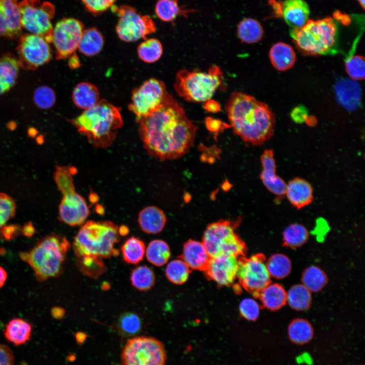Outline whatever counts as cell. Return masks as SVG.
<instances>
[{"mask_svg":"<svg viewBox=\"0 0 365 365\" xmlns=\"http://www.w3.org/2000/svg\"><path fill=\"white\" fill-rule=\"evenodd\" d=\"M137 122L144 149L162 161L187 154L193 145L197 130L183 107L170 94L158 110Z\"/></svg>","mask_w":365,"mask_h":365,"instance_id":"1","label":"cell"},{"mask_svg":"<svg viewBox=\"0 0 365 365\" xmlns=\"http://www.w3.org/2000/svg\"><path fill=\"white\" fill-rule=\"evenodd\" d=\"M235 134L253 145L263 144L274 134L275 116L269 106L241 92L231 93L226 105Z\"/></svg>","mask_w":365,"mask_h":365,"instance_id":"2","label":"cell"},{"mask_svg":"<svg viewBox=\"0 0 365 365\" xmlns=\"http://www.w3.org/2000/svg\"><path fill=\"white\" fill-rule=\"evenodd\" d=\"M71 122L90 143L103 149L112 144L123 123L120 110L105 99L84 110Z\"/></svg>","mask_w":365,"mask_h":365,"instance_id":"3","label":"cell"},{"mask_svg":"<svg viewBox=\"0 0 365 365\" xmlns=\"http://www.w3.org/2000/svg\"><path fill=\"white\" fill-rule=\"evenodd\" d=\"M70 247L65 237L52 233L41 238L28 252H20V257L32 268L36 279L43 281L60 275Z\"/></svg>","mask_w":365,"mask_h":365,"instance_id":"4","label":"cell"},{"mask_svg":"<svg viewBox=\"0 0 365 365\" xmlns=\"http://www.w3.org/2000/svg\"><path fill=\"white\" fill-rule=\"evenodd\" d=\"M119 227L109 221H88L79 229L73 242L77 257L92 256L108 259L118 256L115 245L119 242Z\"/></svg>","mask_w":365,"mask_h":365,"instance_id":"5","label":"cell"},{"mask_svg":"<svg viewBox=\"0 0 365 365\" xmlns=\"http://www.w3.org/2000/svg\"><path fill=\"white\" fill-rule=\"evenodd\" d=\"M75 167L57 166L54 178L62 195L58 208V218L70 226L83 225L89 215V209L85 199L75 190L73 174Z\"/></svg>","mask_w":365,"mask_h":365,"instance_id":"6","label":"cell"},{"mask_svg":"<svg viewBox=\"0 0 365 365\" xmlns=\"http://www.w3.org/2000/svg\"><path fill=\"white\" fill-rule=\"evenodd\" d=\"M290 33L302 52L319 55L327 52L335 44L337 26L333 18L327 16L317 20L308 19L302 26L292 28Z\"/></svg>","mask_w":365,"mask_h":365,"instance_id":"7","label":"cell"},{"mask_svg":"<svg viewBox=\"0 0 365 365\" xmlns=\"http://www.w3.org/2000/svg\"><path fill=\"white\" fill-rule=\"evenodd\" d=\"M223 81V72L215 65L210 66L208 72L182 69L176 75L174 88L186 101L204 102L211 99Z\"/></svg>","mask_w":365,"mask_h":365,"instance_id":"8","label":"cell"},{"mask_svg":"<svg viewBox=\"0 0 365 365\" xmlns=\"http://www.w3.org/2000/svg\"><path fill=\"white\" fill-rule=\"evenodd\" d=\"M240 220V218L234 221L221 220L207 226L202 243L211 258L221 254L237 258L245 256L246 247L236 232Z\"/></svg>","mask_w":365,"mask_h":365,"instance_id":"9","label":"cell"},{"mask_svg":"<svg viewBox=\"0 0 365 365\" xmlns=\"http://www.w3.org/2000/svg\"><path fill=\"white\" fill-rule=\"evenodd\" d=\"M121 358L122 365H165L166 353L159 340L138 336L127 340Z\"/></svg>","mask_w":365,"mask_h":365,"instance_id":"10","label":"cell"},{"mask_svg":"<svg viewBox=\"0 0 365 365\" xmlns=\"http://www.w3.org/2000/svg\"><path fill=\"white\" fill-rule=\"evenodd\" d=\"M19 6L22 28L51 43L53 29L51 20L55 14L53 4L41 0H22Z\"/></svg>","mask_w":365,"mask_h":365,"instance_id":"11","label":"cell"},{"mask_svg":"<svg viewBox=\"0 0 365 365\" xmlns=\"http://www.w3.org/2000/svg\"><path fill=\"white\" fill-rule=\"evenodd\" d=\"M112 8L118 17L116 30L121 40L134 42L145 39L156 31V27L151 17L140 14L135 8L127 5L113 6Z\"/></svg>","mask_w":365,"mask_h":365,"instance_id":"12","label":"cell"},{"mask_svg":"<svg viewBox=\"0 0 365 365\" xmlns=\"http://www.w3.org/2000/svg\"><path fill=\"white\" fill-rule=\"evenodd\" d=\"M169 94L163 82L151 78L133 90L128 108L136 116L137 122L158 110Z\"/></svg>","mask_w":365,"mask_h":365,"instance_id":"13","label":"cell"},{"mask_svg":"<svg viewBox=\"0 0 365 365\" xmlns=\"http://www.w3.org/2000/svg\"><path fill=\"white\" fill-rule=\"evenodd\" d=\"M238 260L236 278L239 284L258 298L260 291L271 283L265 256L258 253L248 258L241 257Z\"/></svg>","mask_w":365,"mask_h":365,"instance_id":"14","label":"cell"},{"mask_svg":"<svg viewBox=\"0 0 365 365\" xmlns=\"http://www.w3.org/2000/svg\"><path fill=\"white\" fill-rule=\"evenodd\" d=\"M17 51L20 67L27 70L37 69L52 57L49 43L43 37L31 33L20 36Z\"/></svg>","mask_w":365,"mask_h":365,"instance_id":"15","label":"cell"},{"mask_svg":"<svg viewBox=\"0 0 365 365\" xmlns=\"http://www.w3.org/2000/svg\"><path fill=\"white\" fill-rule=\"evenodd\" d=\"M81 21L74 18H64L53 27L52 42L56 60L68 58L75 54L84 31Z\"/></svg>","mask_w":365,"mask_h":365,"instance_id":"16","label":"cell"},{"mask_svg":"<svg viewBox=\"0 0 365 365\" xmlns=\"http://www.w3.org/2000/svg\"><path fill=\"white\" fill-rule=\"evenodd\" d=\"M238 259L235 256L228 254L211 257L204 272L208 279L218 285H231L237 277Z\"/></svg>","mask_w":365,"mask_h":365,"instance_id":"17","label":"cell"},{"mask_svg":"<svg viewBox=\"0 0 365 365\" xmlns=\"http://www.w3.org/2000/svg\"><path fill=\"white\" fill-rule=\"evenodd\" d=\"M263 170L260 178L267 190L278 197L285 195L286 184L276 173V165L272 150H265L261 157Z\"/></svg>","mask_w":365,"mask_h":365,"instance_id":"18","label":"cell"},{"mask_svg":"<svg viewBox=\"0 0 365 365\" xmlns=\"http://www.w3.org/2000/svg\"><path fill=\"white\" fill-rule=\"evenodd\" d=\"M285 195L292 205L297 209L309 205L313 200L311 185L306 180L299 177L291 179L286 184Z\"/></svg>","mask_w":365,"mask_h":365,"instance_id":"19","label":"cell"},{"mask_svg":"<svg viewBox=\"0 0 365 365\" xmlns=\"http://www.w3.org/2000/svg\"><path fill=\"white\" fill-rule=\"evenodd\" d=\"M280 14L292 28L300 27L308 20L310 8L304 0H285L281 5Z\"/></svg>","mask_w":365,"mask_h":365,"instance_id":"20","label":"cell"},{"mask_svg":"<svg viewBox=\"0 0 365 365\" xmlns=\"http://www.w3.org/2000/svg\"><path fill=\"white\" fill-rule=\"evenodd\" d=\"M210 258L202 242L189 240L184 245L181 259L190 269L204 271Z\"/></svg>","mask_w":365,"mask_h":365,"instance_id":"21","label":"cell"},{"mask_svg":"<svg viewBox=\"0 0 365 365\" xmlns=\"http://www.w3.org/2000/svg\"><path fill=\"white\" fill-rule=\"evenodd\" d=\"M20 67L17 58L12 54L8 53L0 57V96L15 86Z\"/></svg>","mask_w":365,"mask_h":365,"instance_id":"22","label":"cell"},{"mask_svg":"<svg viewBox=\"0 0 365 365\" xmlns=\"http://www.w3.org/2000/svg\"><path fill=\"white\" fill-rule=\"evenodd\" d=\"M335 92L339 102L346 109L353 111L360 105L361 90L354 80L343 79L335 86Z\"/></svg>","mask_w":365,"mask_h":365,"instance_id":"23","label":"cell"},{"mask_svg":"<svg viewBox=\"0 0 365 365\" xmlns=\"http://www.w3.org/2000/svg\"><path fill=\"white\" fill-rule=\"evenodd\" d=\"M138 222L140 229L148 234H157L162 231L166 222V215L160 208L149 206L139 213Z\"/></svg>","mask_w":365,"mask_h":365,"instance_id":"24","label":"cell"},{"mask_svg":"<svg viewBox=\"0 0 365 365\" xmlns=\"http://www.w3.org/2000/svg\"><path fill=\"white\" fill-rule=\"evenodd\" d=\"M72 99L77 107L86 110L99 101V92L93 84L88 82H80L74 89Z\"/></svg>","mask_w":365,"mask_h":365,"instance_id":"25","label":"cell"},{"mask_svg":"<svg viewBox=\"0 0 365 365\" xmlns=\"http://www.w3.org/2000/svg\"><path fill=\"white\" fill-rule=\"evenodd\" d=\"M269 58L272 64L277 70L283 71L294 65L296 56L295 51L289 45L278 42L271 48Z\"/></svg>","mask_w":365,"mask_h":365,"instance_id":"26","label":"cell"},{"mask_svg":"<svg viewBox=\"0 0 365 365\" xmlns=\"http://www.w3.org/2000/svg\"><path fill=\"white\" fill-rule=\"evenodd\" d=\"M258 298L265 308L275 311L286 303V291L280 284L270 283L260 291Z\"/></svg>","mask_w":365,"mask_h":365,"instance_id":"27","label":"cell"},{"mask_svg":"<svg viewBox=\"0 0 365 365\" xmlns=\"http://www.w3.org/2000/svg\"><path fill=\"white\" fill-rule=\"evenodd\" d=\"M31 331L32 326L29 323L21 318H15L6 326L4 334L9 342L20 345L29 340Z\"/></svg>","mask_w":365,"mask_h":365,"instance_id":"28","label":"cell"},{"mask_svg":"<svg viewBox=\"0 0 365 365\" xmlns=\"http://www.w3.org/2000/svg\"><path fill=\"white\" fill-rule=\"evenodd\" d=\"M104 39L101 33L96 28L84 29L78 49L86 56H93L102 50Z\"/></svg>","mask_w":365,"mask_h":365,"instance_id":"29","label":"cell"},{"mask_svg":"<svg viewBox=\"0 0 365 365\" xmlns=\"http://www.w3.org/2000/svg\"><path fill=\"white\" fill-rule=\"evenodd\" d=\"M237 34L240 41L246 44H254L261 40L263 28L260 22L252 18L242 19L237 25Z\"/></svg>","mask_w":365,"mask_h":365,"instance_id":"30","label":"cell"},{"mask_svg":"<svg viewBox=\"0 0 365 365\" xmlns=\"http://www.w3.org/2000/svg\"><path fill=\"white\" fill-rule=\"evenodd\" d=\"M289 339L293 343L303 345L310 341L314 331L311 324L303 318H296L289 324L287 330Z\"/></svg>","mask_w":365,"mask_h":365,"instance_id":"31","label":"cell"},{"mask_svg":"<svg viewBox=\"0 0 365 365\" xmlns=\"http://www.w3.org/2000/svg\"><path fill=\"white\" fill-rule=\"evenodd\" d=\"M194 10L185 9L179 6L178 0H158L155 7V14L162 21L173 22L179 15L187 17Z\"/></svg>","mask_w":365,"mask_h":365,"instance_id":"32","label":"cell"},{"mask_svg":"<svg viewBox=\"0 0 365 365\" xmlns=\"http://www.w3.org/2000/svg\"><path fill=\"white\" fill-rule=\"evenodd\" d=\"M0 5L7 18L11 38L16 39L21 35L22 28L18 0H0Z\"/></svg>","mask_w":365,"mask_h":365,"instance_id":"33","label":"cell"},{"mask_svg":"<svg viewBox=\"0 0 365 365\" xmlns=\"http://www.w3.org/2000/svg\"><path fill=\"white\" fill-rule=\"evenodd\" d=\"M286 302L294 310H307L311 305V292L302 284L294 285L286 292Z\"/></svg>","mask_w":365,"mask_h":365,"instance_id":"34","label":"cell"},{"mask_svg":"<svg viewBox=\"0 0 365 365\" xmlns=\"http://www.w3.org/2000/svg\"><path fill=\"white\" fill-rule=\"evenodd\" d=\"M144 243L135 237L128 238L121 246L123 261L129 264L136 265L141 262L145 252Z\"/></svg>","mask_w":365,"mask_h":365,"instance_id":"35","label":"cell"},{"mask_svg":"<svg viewBox=\"0 0 365 365\" xmlns=\"http://www.w3.org/2000/svg\"><path fill=\"white\" fill-rule=\"evenodd\" d=\"M267 271L270 277L283 279L289 275L291 268V262L289 258L282 253H275L266 262Z\"/></svg>","mask_w":365,"mask_h":365,"instance_id":"36","label":"cell"},{"mask_svg":"<svg viewBox=\"0 0 365 365\" xmlns=\"http://www.w3.org/2000/svg\"><path fill=\"white\" fill-rule=\"evenodd\" d=\"M302 282L311 292L317 293L325 286L327 277L321 269L316 266H311L303 272Z\"/></svg>","mask_w":365,"mask_h":365,"instance_id":"37","label":"cell"},{"mask_svg":"<svg viewBox=\"0 0 365 365\" xmlns=\"http://www.w3.org/2000/svg\"><path fill=\"white\" fill-rule=\"evenodd\" d=\"M283 245L292 248L300 247L308 239L307 229L302 224L294 223L286 227L282 234Z\"/></svg>","mask_w":365,"mask_h":365,"instance_id":"38","label":"cell"},{"mask_svg":"<svg viewBox=\"0 0 365 365\" xmlns=\"http://www.w3.org/2000/svg\"><path fill=\"white\" fill-rule=\"evenodd\" d=\"M146 257L148 261L156 266L165 265L170 257V248L166 242L159 239L150 242L147 250Z\"/></svg>","mask_w":365,"mask_h":365,"instance_id":"39","label":"cell"},{"mask_svg":"<svg viewBox=\"0 0 365 365\" xmlns=\"http://www.w3.org/2000/svg\"><path fill=\"white\" fill-rule=\"evenodd\" d=\"M130 279L134 287L140 291H145L153 286L155 277L150 268L143 265L139 266L132 270Z\"/></svg>","mask_w":365,"mask_h":365,"instance_id":"40","label":"cell"},{"mask_svg":"<svg viewBox=\"0 0 365 365\" xmlns=\"http://www.w3.org/2000/svg\"><path fill=\"white\" fill-rule=\"evenodd\" d=\"M77 266L81 272L92 278H97L105 271V266L102 259L84 256L77 257Z\"/></svg>","mask_w":365,"mask_h":365,"instance_id":"41","label":"cell"},{"mask_svg":"<svg viewBox=\"0 0 365 365\" xmlns=\"http://www.w3.org/2000/svg\"><path fill=\"white\" fill-rule=\"evenodd\" d=\"M142 320L134 312H127L122 314L118 318V328L124 336L132 337L138 334L142 329Z\"/></svg>","mask_w":365,"mask_h":365,"instance_id":"42","label":"cell"},{"mask_svg":"<svg viewBox=\"0 0 365 365\" xmlns=\"http://www.w3.org/2000/svg\"><path fill=\"white\" fill-rule=\"evenodd\" d=\"M163 53L162 45L159 40L151 38L146 39L137 48L139 58L147 63L158 61Z\"/></svg>","mask_w":365,"mask_h":365,"instance_id":"43","label":"cell"},{"mask_svg":"<svg viewBox=\"0 0 365 365\" xmlns=\"http://www.w3.org/2000/svg\"><path fill=\"white\" fill-rule=\"evenodd\" d=\"M190 268L182 259L170 261L165 269L167 278L175 284H181L188 279Z\"/></svg>","mask_w":365,"mask_h":365,"instance_id":"44","label":"cell"},{"mask_svg":"<svg viewBox=\"0 0 365 365\" xmlns=\"http://www.w3.org/2000/svg\"><path fill=\"white\" fill-rule=\"evenodd\" d=\"M33 99L35 104L42 110L52 107L56 102L54 91L47 86L38 87L34 91Z\"/></svg>","mask_w":365,"mask_h":365,"instance_id":"45","label":"cell"},{"mask_svg":"<svg viewBox=\"0 0 365 365\" xmlns=\"http://www.w3.org/2000/svg\"><path fill=\"white\" fill-rule=\"evenodd\" d=\"M16 205L14 200L10 196L0 193V229L13 218L16 213Z\"/></svg>","mask_w":365,"mask_h":365,"instance_id":"46","label":"cell"},{"mask_svg":"<svg viewBox=\"0 0 365 365\" xmlns=\"http://www.w3.org/2000/svg\"><path fill=\"white\" fill-rule=\"evenodd\" d=\"M345 69L349 76L353 80H361L364 78L365 61L362 56L354 55L345 62Z\"/></svg>","mask_w":365,"mask_h":365,"instance_id":"47","label":"cell"},{"mask_svg":"<svg viewBox=\"0 0 365 365\" xmlns=\"http://www.w3.org/2000/svg\"><path fill=\"white\" fill-rule=\"evenodd\" d=\"M239 311L241 315L245 319L254 321L260 315V307L258 302L254 299L245 298L240 303Z\"/></svg>","mask_w":365,"mask_h":365,"instance_id":"48","label":"cell"},{"mask_svg":"<svg viewBox=\"0 0 365 365\" xmlns=\"http://www.w3.org/2000/svg\"><path fill=\"white\" fill-rule=\"evenodd\" d=\"M86 9L93 14H99L112 8L116 0H81Z\"/></svg>","mask_w":365,"mask_h":365,"instance_id":"49","label":"cell"},{"mask_svg":"<svg viewBox=\"0 0 365 365\" xmlns=\"http://www.w3.org/2000/svg\"><path fill=\"white\" fill-rule=\"evenodd\" d=\"M0 365H14V356L10 348L0 344Z\"/></svg>","mask_w":365,"mask_h":365,"instance_id":"50","label":"cell"},{"mask_svg":"<svg viewBox=\"0 0 365 365\" xmlns=\"http://www.w3.org/2000/svg\"><path fill=\"white\" fill-rule=\"evenodd\" d=\"M0 36L11 39L6 15L0 5Z\"/></svg>","mask_w":365,"mask_h":365,"instance_id":"51","label":"cell"},{"mask_svg":"<svg viewBox=\"0 0 365 365\" xmlns=\"http://www.w3.org/2000/svg\"><path fill=\"white\" fill-rule=\"evenodd\" d=\"M203 107L207 112L216 113L221 110L219 103L211 99L204 102Z\"/></svg>","mask_w":365,"mask_h":365,"instance_id":"52","label":"cell"},{"mask_svg":"<svg viewBox=\"0 0 365 365\" xmlns=\"http://www.w3.org/2000/svg\"><path fill=\"white\" fill-rule=\"evenodd\" d=\"M333 17L334 19H336L340 21L341 23L345 25H348L351 22V19L348 15L338 10L334 12Z\"/></svg>","mask_w":365,"mask_h":365,"instance_id":"53","label":"cell"},{"mask_svg":"<svg viewBox=\"0 0 365 365\" xmlns=\"http://www.w3.org/2000/svg\"><path fill=\"white\" fill-rule=\"evenodd\" d=\"M65 310L60 307H55L52 309L51 314L56 319H62L65 315Z\"/></svg>","mask_w":365,"mask_h":365,"instance_id":"54","label":"cell"},{"mask_svg":"<svg viewBox=\"0 0 365 365\" xmlns=\"http://www.w3.org/2000/svg\"><path fill=\"white\" fill-rule=\"evenodd\" d=\"M16 228H9V229H3L2 230V236L4 237V239H10L12 238L15 236V231H18Z\"/></svg>","mask_w":365,"mask_h":365,"instance_id":"55","label":"cell"},{"mask_svg":"<svg viewBox=\"0 0 365 365\" xmlns=\"http://www.w3.org/2000/svg\"><path fill=\"white\" fill-rule=\"evenodd\" d=\"M80 65L79 60L76 54L69 57V65L72 68H77Z\"/></svg>","mask_w":365,"mask_h":365,"instance_id":"56","label":"cell"},{"mask_svg":"<svg viewBox=\"0 0 365 365\" xmlns=\"http://www.w3.org/2000/svg\"><path fill=\"white\" fill-rule=\"evenodd\" d=\"M23 234L27 237L31 236L34 232L33 227L31 224L26 225L22 230Z\"/></svg>","mask_w":365,"mask_h":365,"instance_id":"57","label":"cell"},{"mask_svg":"<svg viewBox=\"0 0 365 365\" xmlns=\"http://www.w3.org/2000/svg\"><path fill=\"white\" fill-rule=\"evenodd\" d=\"M7 278V274L6 271L0 266V288L2 287Z\"/></svg>","mask_w":365,"mask_h":365,"instance_id":"58","label":"cell"},{"mask_svg":"<svg viewBox=\"0 0 365 365\" xmlns=\"http://www.w3.org/2000/svg\"><path fill=\"white\" fill-rule=\"evenodd\" d=\"M119 232L120 236H124L128 234L129 230L126 226H122L119 228Z\"/></svg>","mask_w":365,"mask_h":365,"instance_id":"59","label":"cell"},{"mask_svg":"<svg viewBox=\"0 0 365 365\" xmlns=\"http://www.w3.org/2000/svg\"><path fill=\"white\" fill-rule=\"evenodd\" d=\"M362 9H364V0H357Z\"/></svg>","mask_w":365,"mask_h":365,"instance_id":"60","label":"cell"}]
</instances>
